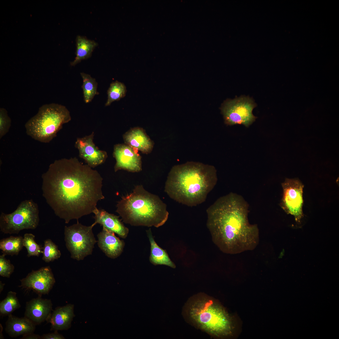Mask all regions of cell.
<instances>
[{
	"mask_svg": "<svg viewBox=\"0 0 339 339\" xmlns=\"http://www.w3.org/2000/svg\"><path fill=\"white\" fill-rule=\"evenodd\" d=\"M17 293L10 291L6 298L0 302V315L4 316L8 315L21 306L16 296Z\"/></svg>",
	"mask_w": 339,
	"mask_h": 339,
	"instance_id": "obj_24",
	"label": "cell"
},
{
	"mask_svg": "<svg viewBox=\"0 0 339 339\" xmlns=\"http://www.w3.org/2000/svg\"><path fill=\"white\" fill-rule=\"evenodd\" d=\"M94 136L93 132L89 135L78 138L75 143L79 156L93 168L104 163L107 157V153L99 149L94 144Z\"/></svg>",
	"mask_w": 339,
	"mask_h": 339,
	"instance_id": "obj_13",
	"label": "cell"
},
{
	"mask_svg": "<svg viewBox=\"0 0 339 339\" xmlns=\"http://www.w3.org/2000/svg\"><path fill=\"white\" fill-rule=\"evenodd\" d=\"M76 56L74 61L71 63L72 66H74L81 61L89 58L98 43L85 37L78 35L76 39Z\"/></svg>",
	"mask_w": 339,
	"mask_h": 339,
	"instance_id": "obj_21",
	"label": "cell"
},
{
	"mask_svg": "<svg viewBox=\"0 0 339 339\" xmlns=\"http://www.w3.org/2000/svg\"><path fill=\"white\" fill-rule=\"evenodd\" d=\"M3 330V327L1 324H0V339H4V337L2 334V331Z\"/></svg>",
	"mask_w": 339,
	"mask_h": 339,
	"instance_id": "obj_32",
	"label": "cell"
},
{
	"mask_svg": "<svg viewBox=\"0 0 339 339\" xmlns=\"http://www.w3.org/2000/svg\"><path fill=\"white\" fill-rule=\"evenodd\" d=\"M35 235L31 233H26L23 237V245L27 251V256H39L42 253L43 248L35 241Z\"/></svg>",
	"mask_w": 339,
	"mask_h": 339,
	"instance_id": "obj_27",
	"label": "cell"
},
{
	"mask_svg": "<svg viewBox=\"0 0 339 339\" xmlns=\"http://www.w3.org/2000/svg\"><path fill=\"white\" fill-rule=\"evenodd\" d=\"M43 260L49 263L58 259L61 256V253L58 246L50 239L44 241L42 249Z\"/></svg>",
	"mask_w": 339,
	"mask_h": 339,
	"instance_id": "obj_26",
	"label": "cell"
},
{
	"mask_svg": "<svg viewBox=\"0 0 339 339\" xmlns=\"http://www.w3.org/2000/svg\"><path fill=\"white\" fill-rule=\"evenodd\" d=\"M5 284L1 281H0V293L3 291Z\"/></svg>",
	"mask_w": 339,
	"mask_h": 339,
	"instance_id": "obj_33",
	"label": "cell"
},
{
	"mask_svg": "<svg viewBox=\"0 0 339 339\" xmlns=\"http://www.w3.org/2000/svg\"><path fill=\"white\" fill-rule=\"evenodd\" d=\"M96 224L94 222L87 226L77 222L70 226H65L64 240L72 258L79 261L92 254L97 242L93 231V228Z\"/></svg>",
	"mask_w": 339,
	"mask_h": 339,
	"instance_id": "obj_8",
	"label": "cell"
},
{
	"mask_svg": "<svg viewBox=\"0 0 339 339\" xmlns=\"http://www.w3.org/2000/svg\"><path fill=\"white\" fill-rule=\"evenodd\" d=\"M256 106L252 98L242 96L226 100L222 104L220 109L227 125H243L248 127L257 118L252 113Z\"/></svg>",
	"mask_w": 339,
	"mask_h": 339,
	"instance_id": "obj_9",
	"label": "cell"
},
{
	"mask_svg": "<svg viewBox=\"0 0 339 339\" xmlns=\"http://www.w3.org/2000/svg\"><path fill=\"white\" fill-rule=\"evenodd\" d=\"M37 204L32 199L22 201L13 212L0 215V230L4 234H18L24 229H34L40 221Z\"/></svg>",
	"mask_w": 339,
	"mask_h": 339,
	"instance_id": "obj_7",
	"label": "cell"
},
{
	"mask_svg": "<svg viewBox=\"0 0 339 339\" xmlns=\"http://www.w3.org/2000/svg\"><path fill=\"white\" fill-rule=\"evenodd\" d=\"M187 314L197 327L211 335L224 336L231 330L230 318L225 310L208 297L195 298L188 304Z\"/></svg>",
	"mask_w": 339,
	"mask_h": 339,
	"instance_id": "obj_5",
	"label": "cell"
},
{
	"mask_svg": "<svg viewBox=\"0 0 339 339\" xmlns=\"http://www.w3.org/2000/svg\"><path fill=\"white\" fill-rule=\"evenodd\" d=\"M71 119L70 112L65 106L54 103L45 104L26 123V132L36 140L49 143L63 125Z\"/></svg>",
	"mask_w": 339,
	"mask_h": 339,
	"instance_id": "obj_6",
	"label": "cell"
},
{
	"mask_svg": "<svg viewBox=\"0 0 339 339\" xmlns=\"http://www.w3.org/2000/svg\"><path fill=\"white\" fill-rule=\"evenodd\" d=\"M147 233L150 244V262L155 265H164L175 268V264L170 258L166 250L160 247L154 240L151 229L147 230Z\"/></svg>",
	"mask_w": 339,
	"mask_h": 339,
	"instance_id": "obj_20",
	"label": "cell"
},
{
	"mask_svg": "<svg viewBox=\"0 0 339 339\" xmlns=\"http://www.w3.org/2000/svg\"><path fill=\"white\" fill-rule=\"evenodd\" d=\"M123 137L126 144L143 153L148 154L153 148V142L142 128H131L123 134Z\"/></svg>",
	"mask_w": 339,
	"mask_h": 339,
	"instance_id": "obj_18",
	"label": "cell"
},
{
	"mask_svg": "<svg viewBox=\"0 0 339 339\" xmlns=\"http://www.w3.org/2000/svg\"><path fill=\"white\" fill-rule=\"evenodd\" d=\"M218 180L213 165L189 161L173 166L165 182L164 191L175 201L189 207L205 201Z\"/></svg>",
	"mask_w": 339,
	"mask_h": 339,
	"instance_id": "obj_3",
	"label": "cell"
},
{
	"mask_svg": "<svg viewBox=\"0 0 339 339\" xmlns=\"http://www.w3.org/2000/svg\"><path fill=\"white\" fill-rule=\"evenodd\" d=\"M5 256L3 254L0 256V276L9 278L14 272V266L9 260L5 258Z\"/></svg>",
	"mask_w": 339,
	"mask_h": 339,
	"instance_id": "obj_29",
	"label": "cell"
},
{
	"mask_svg": "<svg viewBox=\"0 0 339 339\" xmlns=\"http://www.w3.org/2000/svg\"><path fill=\"white\" fill-rule=\"evenodd\" d=\"M62 335L59 333L58 331H55L51 333L44 334L41 336V339H64Z\"/></svg>",
	"mask_w": 339,
	"mask_h": 339,
	"instance_id": "obj_30",
	"label": "cell"
},
{
	"mask_svg": "<svg viewBox=\"0 0 339 339\" xmlns=\"http://www.w3.org/2000/svg\"><path fill=\"white\" fill-rule=\"evenodd\" d=\"M11 120L8 115L7 110L3 108H0V138L8 132L11 125Z\"/></svg>",
	"mask_w": 339,
	"mask_h": 339,
	"instance_id": "obj_28",
	"label": "cell"
},
{
	"mask_svg": "<svg viewBox=\"0 0 339 339\" xmlns=\"http://www.w3.org/2000/svg\"><path fill=\"white\" fill-rule=\"evenodd\" d=\"M126 92V87L123 83L118 81L111 83L107 90V100L105 106H109L113 102L124 97Z\"/></svg>",
	"mask_w": 339,
	"mask_h": 339,
	"instance_id": "obj_25",
	"label": "cell"
},
{
	"mask_svg": "<svg viewBox=\"0 0 339 339\" xmlns=\"http://www.w3.org/2000/svg\"><path fill=\"white\" fill-rule=\"evenodd\" d=\"M83 79V89L84 100L86 103L90 102L95 95L98 94L97 91L98 83L95 79L88 74L84 73H80Z\"/></svg>",
	"mask_w": 339,
	"mask_h": 339,
	"instance_id": "obj_23",
	"label": "cell"
},
{
	"mask_svg": "<svg viewBox=\"0 0 339 339\" xmlns=\"http://www.w3.org/2000/svg\"><path fill=\"white\" fill-rule=\"evenodd\" d=\"M113 155L116 161L115 172L121 170L133 172L142 170L141 157L131 147L126 144H117L114 146Z\"/></svg>",
	"mask_w": 339,
	"mask_h": 339,
	"instance_id": "obj_12",
	"label": "cell"
},
{
	"mask_svg": "<svg viewBox=\"0 0 339 339\" xmlns=\"http://www.w3.org/2000/svg\"><path fill=\"white\" fill-rule=\"evenodd\" d=\"M52 305L51 299L38 296L26 303L24 317L39 325L46 321L53 310Z\"/></svg>",
	"mask_w": 339,
	"mask_h": 339,
	"instance_id": "obj_14",
	"label": "cell"
},
{
	"mask_svg": "<svg viewBox=\"0 0 339 339\" xmlns=\"http://www.w3.org/2000/svg\"><path fill=\"white\" fill-rule=\"evenodd\" d=\"M36 325L28 318L18 317L12 314L8 315L5 331L11 337H16L34 332Z\"/></svg>",
	"mask_w": 339,
	"mask_h": 339,
	"instance_id": "obj_19",
	"label": "cell"
},
{
	"mask_svg": "<svg viewBox=\"0 0 339 339\" xmlns=\"http://www.w3.org/2000/svg\"><path fill=\"white\" fill-rule=\"evenodd\" d=\"M21 339H41V336L34 333V332L28 334L23 336Z\"/></svg>",
	"mask_w": 339,
	"mask_h": 339,
	"instance_id": "obj_31",
	"label": "cell"
},
{
	"mask_svg": "<svg viewBox=\"0 0 339 339\" xmlns=\"http://www.w3.org/2000/svg\"><path fill=\"white\" fill-rule=\"evenodd\" d=\"M97 237L99 248L108 257L115 259L121 254L125 242L117 237L115 233L103 229Z\"/></svg>",
	"mask_w": 339,
	"mask_h": 339,
	"instance_id": "obj_15",
	"label": "cell"
},
{
	"mask_svg": "<svg viewBox=\"0 0 339 339\" xmlns=\"http://www.w3.org/2000/svg\"><path fill=\"white\" fill-rule=\"evenodd\" d=\"M41 178L43 196L66 223L94 213L105 198L100 174L76 157L55 160Z\"/></svg>",
	"mask_w": 339,
	"mask_h": 339,
	"instance_id": "obj_1",
	"label": "cell"
},
{
	"mask_svg": "<svg viewBox=\"0 0 339 339\" xmlns=\"http://www.w3.org/2000/svg\"><path fill=\"white\" fill-rule=\"evenodd\" d=\"M20 281L19 287L26 290H32L40 297L48 294L56 282L49 266L42 267L36 270H32Z\"/></svg>",
	"mask_w": 339,
	"mask_h": 339,
	"instance_id": "obj_11",
	"label": "cell"
},
{
	"mask_svg": "<svg viewBox=\"0 0 339 339\" xmlns=\"http://www.w3.org/2000/svg\"><path fill=\"white\" fill-rule=\"evenodd\" d=\"M94 222L99 224L103 229L113 232L122 238L125 239L129 233V229L124 225L119 217L109 213L104 209L97 208L94 212Z\"/></svg>",
	"mask_w": 339,
	"mask_h": 339,
	"instance_id": "obj_16",
	"label": "cell"
},
{
	"mask_svg": "<svg viewBox=\"0 0 339 339\" xmlns=\"http://www.w3.org/2000/svg\"><path fill=\"white\" fill-rule=\"evenodd\" d=\"M249 205L241 196L230 192L209 207L207 226L214 243L224 253L252 250L259 243V230L249 221Z\"/></svg>",
	"mask_w": 339,
	"mask_h": 339,
	"instance_id": "obj_2",
	"label": "cell"
},
{
	"mask_svg": "<svg viewBox=\"0 0 339 339\" xmlns=\"http://www.w3.org/2000/svg\"><path fill=\"white\" fill-rule=\"evenodd\" d=\"M282 186L283 195L280 206L287 214L293 215L297 223L300 224L304 217V185L298 179L286 178Z\"/></svg>",
	"mask_w": 339,
	"mask_h": 339,
	"instance_id": "obj_10",
	"label": "cell"
},
{
	"mask_svg": "<svg viewBox=\"0 0 339 339\" xmlns=\"http://www.w3.org/2000/svg\"><path fill=\"white\" fill-rule=\"evenodd\" d=\"M74 305L68 304L56 307L52 310L46 321L51 324V331L67 330L71 327L75 316Z\"/></svg>",
	"mask_w": 339,
	"mask_h": 339,
	"instance_id": "obj_17",
	"label": "cell"
},
{
	"mask_svg": "<svg viewBox=\"0 0 339 339\" xmlns=\"http://www.w3.org/2000/svg\"><path fill=\"white\" fill-rule=\"evenodd\" d=\"M116 212L126 223L157 228L165 223L169 214L166 204L142 185L136 186L132 192L122 197Z\"/></svg>",
	"mask_w": 339,
	"mask_h": 339,
	"instance_id": "obj_4",
	"label": "cell"
},
{
	"mask_svg": "<svg viewBox=\"0 0 339 339\" xmlns=\"http://www.w3.org/2000/svg\"><path fill=\"white\" fill-rule=\"evenodd\" d=\"M24 246L23 237L10 236L0 240V249L5 255H18Z\"/></svg>",
	"mask_w": 339,
	"mask_h": 339,
	"instance_id": "obj_22",
	"label": "cell"
}]
</instances>
